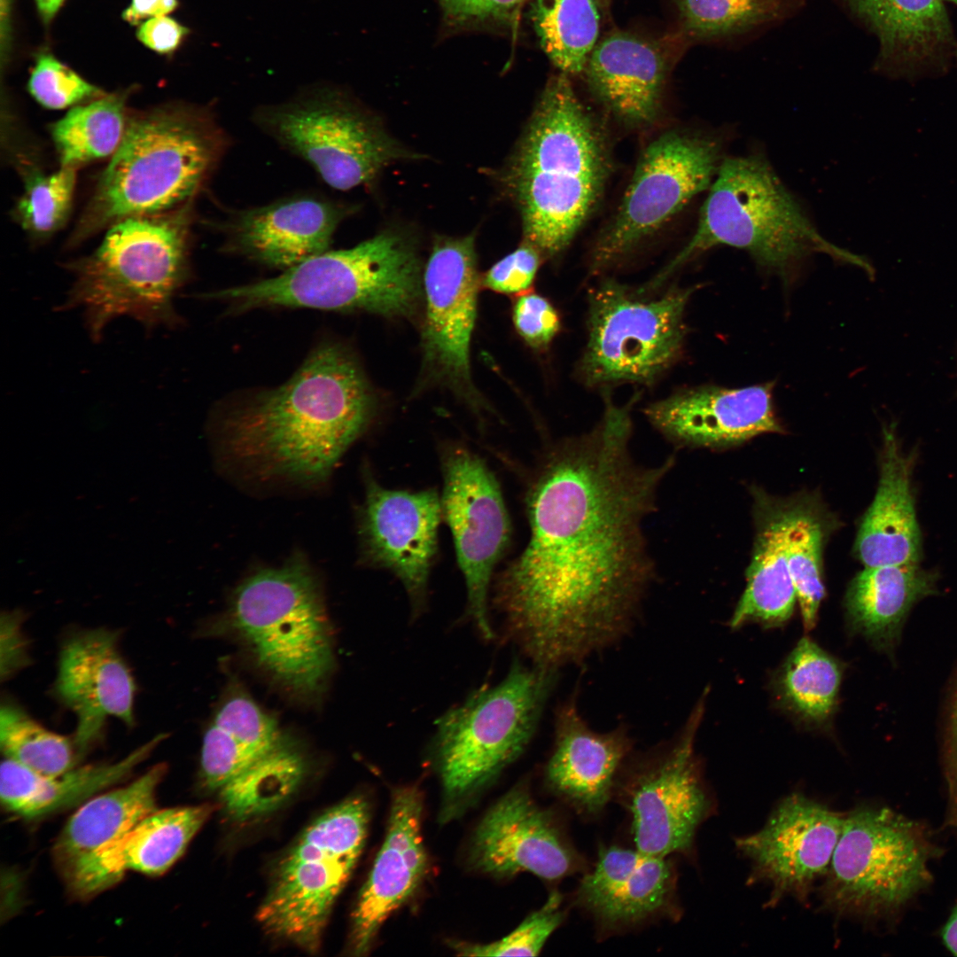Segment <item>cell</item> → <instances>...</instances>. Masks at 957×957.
<instances>
[{
    "instance_id": "cell-1",
    "label": "cell",
    "mask_w": 957,
    "mask_h": 957,
    "mask_svg": "<svg viewBox=\"0 0 957 957\" xmlns=\"http://www.w3.org/2000/svg\"><path fill=\"white\" fill-rule=\"evenodd\" d=\"M639 397L619 405L605 395L596 425L556 444L529 487V542L500 574L494 603L535 665L557 670L621 638L652 579L642 523L674 459H633Z\"/></svg>"
},
{
    "instance_id": "cell-2",
    "label": "cell",
    "mask_w": 957,
    "mask_h": 957,
    "mask_svg": "<svg viewBox=\"0 0 957 957\" xmlns=\"http://www.w3.org/2000/svg\"><path fill=\"white\" fill-rule=\"evenodd\" d=\"M375 411L354 355L327 342L285 384L234 411L223 424L227 449L262 475L324 481Z\"/></svg>"
},
{
    "instance_id": "cell-3",
    "label": "cell",
    "mask_w": 957,
    "mask_h": 957,
    "mask_svg": "<svg viewBox=\"0 0 957 957\" xmlns=\"http://www.w3.org/2000/svg\"><path fill=\"white\" fill-rule=\"evenodd\" d=\"M609 170L601 128L568 75L553 76L534 109L510 175L526 243L550 257L563 252L594 210Z\"/></svg>"
},
{
    "instance_id": "cell-4",
    "label": "cell",
    "mask_w": 957,
    "mask_h": 957,
    "mask_svg": "<svg viewBox=\"0 0 957 957\" xmlns=\"http://www.w3.org/2000/svg\"><path fill=\"white\" fill-rule=\"evenodd\" d=\"M224 145L222 129L203 107L171 105L130 117L68 247L123 218L191 201Z\"/></svg>"
},
{
    "instance_id": "cell-5",
    "label": "cell",
    "mask_w": 957,
    "mask_h": 957,
    "mask_svg": "<svg viewBox=\"0 0 957 957\" xmlns=\"http://www.w3.org/2000/svg\"><path fill=\"white\" fill-rule=\"evenodd\" d=\"M191 221L190 201L109 226L91 254L66 265L74 282L58 309L81 308L93 341L119 316L133 318L147 331L176 325L173 300L188 276Z\"/></svg>"
},
{
    "instance_id": "cell-6",
    "label": "cell",
    "mask_w": 957,
    "mask_h": 957,
    "mask_svg": "<svg viewBox=\"0 0 957 957\" xmlns=\"http://www.w3.org/2000/svg\"><path fill=\"white\" fill-rule=\"evenodd\" d=\"M719 245L744 250L759 266L786 278L817 253L874 275L865 258L821 235L770 165L755 155L722 160L689 242L642 288L657 290L681 266Z\"/></svg>"
},
{
    "instance_id": "cell-7",
    "label": "cell",
    "mask_w": 957,
    "mask_h": 957,
    "mask_svg": "<svg viewBox=\"0 0 957 957\" xmlns=\"http://www.w3.org/2000/svg\"><path fill=\"white\" fill-rule=\"evenodd\" d=\"M556 670L515 659L499 683L473 691L437 721L432 759L442 790L441 822L461 816L525 751Z\"/></svg>"
},
{
    "instance_id": "cell-8",
    "label": "cell",
    "mask_w": 957,
    "mask_h": 957,
    "mask_svg": "<svg viewBox=\"0 0 957 957\" xmlns=\"http://www.w3.org/2000/svg\"><path fill=\"white\" fill-rule=\"evenodd\" d=\"M420 262L410 241L386 231L344 250L325 251L276 277L208 295L239 308L362 310L408 316L421 298Z\"/></svg>"
},
{
    "instance_id": "cell-9",
    "label": "cell",
    "mask_w": 957,
    "mask_h": 957,
    "mask_svg": "<svg viewBox=\"0 0 957 957\" xmlns=\"http://www.w3.org/2000/svg\"><path fill=\"white\" fill-rule=\"evenodd\" d=\"M230 620L274 679L299 695L319 691L332 667V645L318 582L302 557L245 580Z\"/></svg>"
},
{
    "instance_id": "cell-10",
    "label": "cell",
    "mask_w": 957,
    "mask_h": 957,
    "mask_svg": "<svg viewBox=\"0 0 957 957\" xmlns=\"http://www.w3.org/2000/svg\"><path fill=\"white\" fill-rule=\"evenodd\" d=\"M368 802L351 797L316 818L278 863L256 918L268 934L319 949L333 905L362 852Z\"/></svg>"
},
{
    "instance_id": "cell-11",
    "label": "cell",
    "mask_w": 957,
    "mask_h": 957,
    "mask_svg": "<svg viewBox=\"0 0 957 957\" xmlns=\"http://www.w3.org/2000/svg\"><path fill=\"white\" fill-rule=\"evenodd\" d=\"M928 858V844L913 821L888 808H855L844 814L818 888L820 907L843 919L886 914L929 882Z\"/></svg>"
},
{
    "instance_id": "cell-12",
    "label": "cell",
    "mask_w": 957,
    "mask_h": 957,
    "mask_svg": "<svg viewBox=\"0 0 957 957\" xmlns=\"http://www.w3.org/2000/svg\"><path fill=\"white\" fill-rule=\"evenodd\" d=\"M696 287L657 296L607 279L588 295L587 342L579 365L587 385L654 383L680 358L685 310Z\"/></svg>"
},
{
    "instance_id": "cell-13",
    "label": "cell",
    "mask_w": 957,
    "mask_h": 957,
    "mask_svg": "<svg viewBox=\"0 0 957 957\" xmlns=\"http://www.w3.org/2000/svg\"><path fill=\"white\" fill-rule=\"evenodd\" d=\"M715 136L671 130L641 154L610 224L595 241L591 269L603 271L658 231L689 201L709 189L722 162Z\"/></svg>"
},
{
    "instance_id": "cell-14",
    "label": "cell",
    "mask_w": 957,
    "mask_h": 957,
    "mask_svg": "<svg viewBox=\"0 0 957 957\" xmlns=\"http://www.w3.org/2000/svg\"><path fill=\"white\" fill-rule=\"evenodd\" d=\"M278 144L308 162L330 186L350 190L373 180L400 150L343 93L320 87L255 113Z\"/></svg>"
},
{
    "instance_id": "cell-15",
    "label": "cell",
    "mask_w": 957,
    "mask_h": 957,
    "mask_svg": "<svg viewBox=\"0 0 957 957\" xmlns=\"http://www.w3.org/2000/svg\"><path fill=\"white\" fill-rule=\"evenodd\" d=\"M704 711V696L677 738L634 767L619 786L634 848L643 853L689 852L698 828L712 811L695 753Z\"/></svg>"
},
{
    "instance_id": "cell-16",
    "label": "cell",
    "mask_w": 957,
    "mask_h": 957,
    "mask_svg": "<svg viewBox=\"0 0 957 957\" xmlns=\"http://www.w3.org/2000/svg\"><path fill=\"white\" fill-rule=\"evenodd\" d=\"M442 514L455 541L467 587V615L482 638L495 635L487 612L493 569L510 541V525L497 480L470 450L454 447L442 455Z\"/></svg>"
},
{
    "instance_id": "cell-17",
    "label": "cell",
    "mask_w": 957,
    "mask_h": 957,
    "mask_svg": "<svg viewBox=\"0 0 957 957\" xmlns=\"http://www.w3.org/2000/svg\"><path fill=\"white\" fill-rule=\"evenodd\" d=\"M844 814L803 793L783 798L757 832L735 845L751 865V883L769 886L766 906L786 897L807 903L825 875L838 842Z\"/></svg>"
},
{
    "instance_id": "cell-18",
    "label": "cell",
    "mask_w": 957,
    "mask_h": 957,
    "mask_svg": "<svg viewBox=\"0 0 957 957\" xmlns=\"http://www.w3.org/2000/svg\"><path fill=\"white\" fill-rule=\"evenodd\" d=\"M478 284L474 235L435 242L423 283L424 360L440 379L468 393Z\"/></svg>"
},
{
    "instance_id": "cell-19",
    "label": "cell",
    "mask_w": 957,
    "mask_h": 957,
    "mask_svg": "<svg viewBox=\"0 0 957 957\" xmlns=\"http://www.w3.org/2000/svg\"><path fill=\"white\" fill-rule=\"evenodd\" d=\"M366 485L359 530L363 556L397 576L418 614L437 551L441 500L434 490H391L372 479Z\"/></svg>"
},
{
    "instance_id": "cell-20",
    "label": "cell",
    "mask_w": 957,
    "mask_h": 957,
    "mask_svg": "<svg viewBox=\"0 0 957 957\" xmlns=\"http://www.w3.org/2000/svg\"><path fill=\"white\" fill-rule=\"evenodd\" d=\"M470 859L480 872L510 877L528 872L560 880L579 868L580 858L554 817L525 787H514L479 821Z\"/></svg>"
},
{
    "instance_id": "cell-21",
    "label": "cell",
    "mask_w": 957,
    "mask_h": 957,
    "mask_svg": "<svg viewBox=\"0 0 957 957\" xmlns=\"http://www.w3.org/2000/svg\"><path fill=\"white\" fill-rule=\"evenodd\" d=\"M54 689L75 716L73 742L78 753L99 739L108 718L128 727L135 723L136 685L113 631H83L66 640L59 652Z\"/></svg>"
},
{
    "instance_id": "cell-22",
    "label": "cell",
    "mask_w": 957,
    "mask_h": 957,
    "mask_svg": "<svg viewBox=\"0 0 957 957\" xmlns=\"http://www.w3.org/2000/svg\"><path fill=\"white\" fill-rule=\"evenodd\" d=\"M423 796L416 786L394 789L384 843L354 911L348 946L367 953L385 922L421 886L428 872L422 836Z\"/></svg>"
},
{
    "instance_id": "cell-23",
    "label": "cell",
    "mask_w": 957,
    "mask_h": 957,
    "mask_svg": "<svg viewBox=\"0 0 957 957\" xmlns=\"http://www.w3.org/2000/svg\"><path fill=\"white\" fill-rule=\"evenodd\" d=\"M875 36L873 70L891 78L943 74L957 43L944 0H834Z\"/></svg>"
},
{
    "instance_id": "cell-24",
    "label": "cell",
    "mask_w": 957,
    "mask_h": 957,
    "mask_svg": "<svg viewBox=\"0 0 957 957\" xmlns=\"http://www.w3.org/2000/svg\"><path fill=\"white\" fill-rule=\"evenodd\" d=\"M773 383L742 388L681 390L650 405L646 416L681 446L716 447L782 431L773 407Z\"/></svg>"
},
{
    "instance_id": "cell-25",
    "label": "cell",
    "mask_w": 957,
    "mask_h": 957,
    "mask_svg": "<svg viewBox=\"0 0 957 957\" xmlns=\"http://www.w3.org/2000/svg\"><path fill=\"white\" fill-rule=\"evenodd\" d=\"M676 874L668 857L619 846L601 848L581 879L576 900L605 930L635 926L673 906Z\"/></svg>"
},
{
    "instance_id": "cell-26",
    "label": "cell",
    "mask_w": 957,
    "mask_h": 957,
    "mask_svg": "<svg viewBox=\"0 0 957 957\" xmlns=\"http://www.w3.org/2000/svg\"><path fill=\"white\" fill-rule=\"evenodd\" d=\"M631 747L623 727L606 733L590 728L572 697L556 712L554 744L544 770L546 784L578 812L597 814L610 800Z\"/></svg>"
},
{
    "instance_id": "cell-27",
    "label": "cell",
    "mask_w": 957,
    "mask_h": 957,
    "mask_svg": "<svg viewBox=\"0 0 957 957\" xmlns=\"http://www.w3.org/2000/svg\"><path fill=\"white\" fill-rule=\"evenodd\" d=\"M212 812L209 805L154 810L97 851L64 880L76 898H91L128 871L165 873L183 855Z\"/></svg>"
},
{
    "instance_id": "cell-28",
    "label": "cell",
    "mask_w": 957,
    "mask_h": 957,
    "mask_svg": "<svg viewBox=\"0 0 957 957\" xmlns=\"http://www.w3.org/2000/svg\"><path fill=\"white\" fill-rule=\"evenodd\" d=\"M347 213L331 200L294 197L235 213L222 229L232 249L288 269L327 251Z\"/></svg>"
},
{
    "instance_id": "cell-29",
    "label": "cell",
    "mask_w": 957,
    "mask_h": 957,
    "mask_svg": "<svg viewBox=\"0 0 957 957\" xmlns=\"http://www.w3.org/2000/svg\"><path fill=\"white\" fill-rule=\"evenodd\" d=\"M915 455L903 449L894 423L883 425L879 483L855 541L865 567L920 564L922 536L912 484Z\"/></svg>"
},
{
    "instance_id": "cell-30",
    "label": "cell",
    "mask_w": 957,
    "mask_h": 957,
    "mask_svg": "<svg viewBox=\"0 0 957 957\" xmlns=\"http://www.w3.org/2000/svg\"><path fill=\"white\" fill-rule=\"evenodd\" d=\"M583 73L595 96L626 125L643 127L657 118L667 60L656 43L611 33L597 42Z\"/></svg>"
},
{
    "instance_id": "cell-31",
    "label": "cell",
    "mask_w": 957,
    "mask_h": 957,
    "mask_svg": "<svg viewBox=\"0 0 957 957\" xmlns=\"http://www.w3.org/2000/svg\"><path fill=\"white\" fill-rule=\"evenodd\" d=\"M165 737L163 733L155 735L118 761L74 766L53 776L4 758L0 769L2 805L8 812L27 819L82 805L128 777Z\"/></svg>"
},
{
    "instance_id": "cell-32",
    "label": "cell",
    "mask_w": 957,
    "mask_h": 957,
    "mask_svg": "<svg viewBox=\"0 0 957 957\" xmlns=\"http://www.w3.org/2000/svg\"><path fill=\"white\" fill-rule=\"evenodd\" d=\"M167 766L157 764L128 784L81 805L67 821L52 849L63 878L100 849L156 810L157 789Z\"/></svg>"
},
{
    "instance_id": "cell-33",
    "label": "cell",
    "mask_w": 957,
    "mask_h": 957,
    "mask_svg": "<svg viewBox=\"0 0 957 957\" xmlns=\"http://www.w3.org/2000/svg\"><path fill=\"white\" fill-rule=\"evenodd\" d=\"M938 573L919 564L867 566L845 595L852 631L886 647L897 637L908 611L937 592Z\"/></svg>"
},
{
    "instance_id": "cell-34",
    "label": "cell",
    "mask_w": 957,
    "mask_h": 957,
    "mask_svg": "<svg viewBox=\"0 0 957 957\" xmlns=\"http://www.w3.org/2000/svg\"><path fill=\"white\" fill-rule=\"evenodd\" d=\"M794 508L775 506L764 515L757 533L747 586L729 625L756 621L779 626L794 611L797 594L788 564V533Z\"/></svg>"
},
{
    "instance_id": "cell-35",
    "label": "cell",
    "mask_w": 957,
    "mask_h": 957,
    "mask_svg": "<svg viewBox=\"0 0 957 957\" xmlns=\"http://www.w3.org/2000/svg\"><path fill=\"white\" fill-rule=\"evenodd\" d=\"M276 721L252 699L237 696L218 711L202 743L205 786L219 790L271 749L281 736Z\"/></svg>"
},
{
    "instance_id": "cell-36",
    "label": "cell",
    "mask_w": 957,
    "mask_h": 957,
    "mask_svg": "<svg viewBox=\"0 0 957 957\" xmlns=\"http://www.w3.org/2000/svg\"><path fill=\"white\" fill-rule=\"evenodd\" d=\"M306 768L298 744L281 735L271 749L218 790L223 808L238 821L269 813L297 790Z\"/></svg>"
},
{
    "instance_id": "cell-37",
    "label": "cell",
    "mask_w": 957,
    "mask_h": 957,
    "mask_svg": "<svg viewBox=\"0 0 957 957\" xmlns=\"http://www.w3.org/2000/svg\"><path fill=\"white\" fill-rule=\"evenodd\" d=\"M677 6L689 37L731 47L792 19L805 0H677Z\"/></svg>"
},
{
    "instance_id": "cell-38",
    "label": "cell",
    "mask_w": 957,
    "mask_h": 957,
    "mask_svg": "<svg viewBox=\"0 0 957 957\" xmlns=\"http://www.w3.org/2000/svg\"><path fill=\"white\" fill-rule=\"evenodd\" d=\"M842 666L808 637L790 653L775 679L782 704L800 720L827 723L837 704Z\"/></svg>"
},
{
    "instance_id": "cell-39",
    "label": "cell",
    "mask_w": 957,
    "mask_h": 957,
    "mask_svg": "<svg viewBox=\"0 0 957 957\" xmlns=\"http://www.w3.org/2000/svg\"><path fill=\"white\" fill-rule=\"evenodd\" d=\"M532 19L542 50L561 73H583L599 35L595 0H532Z\"/></svg>"
},
{
    "instance_id": "cell-40",
    "label": "cell",
    "mask_w": 957,
    "mask_h": 957,
    "mask_svg": "<svg viewBox=\"0 0 957 957\" xmlns=\"http://www.w3.org/2000/svg\"><path fill=\"white\" fill-rule=\"evenodd\" d=\"M127 92L103 95L70 110L51 128L61 166L82 164L113 155L125 132Z\"/></svg>"
},
{
    "instance_id": "cell-41",
    "label": "cell",
    "mask_w": 957,
    "mask_h": 957,
    "mask_svg": "<svg viewBox=\"0 0 957 957\" xmlns=\"http://www.w3.org/2000/svg\"><path fill=\"white\" fill-rule=\"evenodd\" d=\"M0 746L4 758L43 775L76 766L74 742L45 728L10 702H3L0 709Z\"/></svg>"
},
{
    "instance_id": "cell-42",
    "label": "cell",
    "mask_w": 957,
    "mask_h": 957,
    "mask_svg": "<svg viewBox=\"0 0 957 957\" xmlns=\"http://www.w3.org/2000/svg\"><path fill=\"white\" fill-rule=\"evenodd\" d=\"M823 529L813 513L794 509L788 533V564L805 630L814 627L824 597L821 580Z\"/></svg>"
},
{
    "instance_id": "cell-43",
    "label": "cell",
    "mask_w": 957,
    "mask_h": 957,
    "mask_svg": "<svg viewBox=\"0 0 957 957\" xmlns=\"http://www.w3.org/2000/svg\"><path fill=\"white\" fill-rule=\"evenodd\" d=\"M75 174V167L61 166L51 175H35L27 181L15 207V216L35 239L49 237L67 220Z\"/></svg>"
},
{
    "instance_id": "cell-44",
    "label": "cell",
    "mask_w": 957,
    "mask_h": 957,
    "mask_svg": "<svg viewBox=\"0 0 957 957\" xmlns=\"http://www.w3.org/2000/svg\"><path fill=\"white\" fill-rule=\"evenodd\" d=\"M562 904V895L553 891L538 910L502 939L489 944L452 940L448 945L460 956H536L564 919Z\"/></svg>"
},
{
    "instance_id": "cell-45",
    "label": "cell",
    "mask_w": 957,
    "mask_h": 957,
    "mask_svg": "<svg viewBox=\"0 0 957 957\" xmlns=\"http://www.w3.org/2000/svg\"><path fill=\"white\" fill-rule=\"evenodd\" d=\"M28 89L34 98L50 109H63L104 94L52 55L37 56Z\"/></svg>"
},
{
    "instance_id": "cell-46",
    "label": "cell",
    "mask_w": 957,
    "mask_h": 957,
    "mask_svg": "<svg viewBox=\"0 0 957 957\" xmlns=\"http://www.w3.org/2000/svg\"><path fill=\"white\" fill-rule=\"evenodd\" d=\"M517 333L533 348L546 349L560 330V317L552 304L535 293L520 296L513 307Z\"/></svg>"
},
{
    "instance_id": "cell-47",
    "label": "cell",
    "mask_w": 957,
    "mask_h": 957,
    "mask_svg": "<svg viewBox=\"0 0 957 957\" xmlns=\"http://www.w3.org/2000/svg\"><path fill=\"white\" fill-rule=\"evenodd\" d=\"M541 253L525 242L497 261L484 276L483 285L502 293H517L527 290L534 280L541 262Z\"/></svg>"
},
{
    "instance_id": "cell-48",
    "label": "cell",
    "mask_w": 957,
    "mask_h": 957,
    "mask_svg": "<svg viewBox=\"0 0 957 957\" xmlns=\"http://www.w3.org/2000/svg\"><path fill=\"white\" fill-rule=\"evenodd\" d=\"M524 0H441L447 17L459 24L513 22Z\"/></svg>"
},
{
    "instance_id": "cell-49",
    "label": "cell",
    "mask_w": 957,
    "mask_h": 957,
    "mask_svg": "<svg viewBox=\"0 0 957 957\" xmlns=\"http://www.w3.org/2000/svg\"><path fill=\"white\" fill-rule=\"evenodd\" d=\"M21 623L22 616L19 611H6L1 616L2 680L28 665L27 645L21 631Z\"/></svg>"
},
{
    "instance_id": "cell-50",
    "label": "cell",
    "mask_w": 957,
    "mask_h": 957,
    "mask_svg": "<svg viewBox=\"0 0 957 957\" xmlns=\"http://www.w3.org/2000/svg\"><path fill=\"white\" fill-rule=\"evenodd\" d=\"M189 34L188 27L167 16L146 19L136 31V36L143 44L161 54L174 52Z\"/></svg>"
},
{
    "instance_id": "cell-51",
    "label": "cell",
    "mask_w": 957,
    "mask_h": 957,
    "mask_svg": "<svg viewBox=\"0 0 957 957\" xmlns=\"http://www.w3.org/2000/svg\"><path fill=\"white\" fill-rule=\"evenodd\" d=\"M177 5V0H131L122 18L131 25H138L152 18L167 16Z\"/></svg>"
},
{
    "instance_id": "cell-52",
    "label": "cell",
    "mask_w": 957,
    "mask_h": 957,
    "mask_svg": "<svg viewBox=\"0 0 957 957\" xmlns=\"http://www.w3.org/2000/svg\"><path fill=\"white\" fill-rule=\"evenodd\" d=\"M943 939L946 947L957 955V908L944 927Z\"/></svg>"
},
{
    "instance_id": "cell-53",
    "label": "cell",
    "mask_w": 957,
    "mask_h": 957,
    "mask_svg": "<svg viewBox=\"0 0 957 957\" xmlns=\"http://www.w3.org/2000/svg\"><path fill=\"white\" fill-rule=\"evenodd\" d=\"M64 0H35L38 12L44 23H50L60 9Z\"/></svg>"
},
{
    "instance_id": "cell-54",
    "label": "cell",
    "mask_w": 957,
    "mask_h": 957,
    "mask_svg": "<svg viewBox=\"0 0 957 957\" xmlns=\"http://www.w3.org/2000/svg\"><path fill=\"white\" fill-rule=\"evenodd\" d=\"M4 1H6V5H5L4 9L2 11V42L4 41V38H5V40L7 41L8 37H7L6 35H8V29H9L8 28V15H9V13H8V8H9L8 1L9 0H4L2 3L4 4Z\"/></svg>"
},
{
    "instance_id": "cell-55",
    "label": "cell",
    "mask_w": 957,
    "mask_h": 957,
    "mask_svg": "<svg viewBox=\"0 0 957 957\" xmlns=\"http://www.w3.org/2000/svg\"><path fill=\"white\" fill-rule=\"evenodd\" d=\"M946 1H950V2H952L953 4H956V5H957V0H946Z\"/></svg>"
},
{
    "instance_id": "cell-56",
    "label": "cell",
    "mask_w": 957,
    "mask_h": 957,
    "mask_svg": "<svg viewBox=\"0 0 957 957\" xmlns=\"http://www.w3.org/2000/svg\"><path fill=\"white\" fill-rule=\"evenodd\" d=\"M954 57L956 58V60H957V45H956L955 51H954Z\"/></svg>"
}]
</instances>
